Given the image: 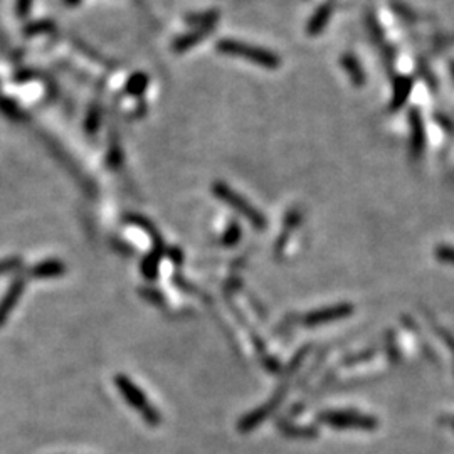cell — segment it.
Returning a JSON list of instances; mask_svg holds the SVG:
<instances>
[{"instance_id": "6da1fadb", "label": "cell", "mask_w": 454, "mask_h": 454, "mask_svg": "<svg viewBox=\"0 0 454 454\" xmlns=\"http://www.w3.org/2000/svg\"><path fill=\"white\" fill-rule=\"evenodd\" d=\"M114 384L120 388L126 402H128L150 426H158V424H160V414L155 411L153 406L150 404V400L145 398V394L135 386L132 380L125 377V375H116V377H114Z\"/></svg>"}, {"instance_id": "7a4b0ae2", "label": "cell", "mask_w": 454, "mask_h": 454, "mask_svg": "<svg viewBox=\"0 0 454 454\" xmlns=\"http://www.w3.org/2000/svg\"><path fill=\"white\" fill-rule=\"evenodd\" d=\"M320 423L337 429H375L377 419L358 414L354 411H325L320 414Z\"/></svg>"}, {"instance_id": "3957f363", "label": "cell", "mask_w": 454, "mask_h": 454, "mask_svg": "<svg viewBox=\"0 0 454 454\" xmlns=\"http://www.w3.org/2000/svg\"><path fill=\"white\" fill-rule=\"evenodd\" d=\"M218 47L219 51L226 52V54L244 57V59L252 61V63L261 64V66H266V68L280 66V59H278V56H275L269 51H264V49L251 47L243 43H234V40H220Z\"/></svg>"}, {"instance_id": "277c9868", "label": "cell", "mask_w": 454, "mask_h": 454, "mask_svg": "<svg viewBox=\"0 0 454 454\" xmlns=\"http://www.w3.org/2000/svg\"><path fill=\"white\" fill-rule=\"evenodd\" d=\"M214 190L218 197L222 199L224 202L231 204V207L236 209L237 212H241V214H243L252 226H256L257 229H263L266 226V220L263 215H261V212H257L255 207L249 206L246 200L234 194V192L229 189L227 186H224V183H215Z\"/></svg>"}, {"instance_id": "5b68a950", "label": "cell", "mask_w": 454, "mask_h": 454, "mask_svg": "<svg viewBox=\"0 0 454 454\" xmlns=\"http://www.w3.org/2000/svg\"><path fill=\"white\" fill-rule=\"evenodd\" d=\"M351 313H354V306L349 305V303H340V305L326 306V308L312 312L310 315H306L305 318H301V321L308 326H317L321 325V323L342 320V318L350 317Z\"/></svg>"}, {"instance_id": "8992f818", "label": "cell", "mask_w": 454, "mask_h": 454, "mask_svg": "<svg viewBox=\"0 0 454 454\" xmlns=\"http://www.w3.org/2000/svg\"><path fill=\"white\" fill-rule=\"evenodd\" d=\"M285 398V392H278V395L275 399L271 400V402H268V404H264L263 407H259L257 409V411L255 412H251V414H248L246 417H244L243 419V423H241V431H251V429H255L259 426L261 423H263V421L266 419V417L268 416H271L273 414V411H275V409L280 406V402L281 400H283Z\"/></svg>"}, {"instance_id": "52a82bcc", "label": "cell", "mask_w": 454, "mask_h": 454, "mask_svg": "<svg viewBox=\"0 0 454 454\" xmlns=\"http://www.w3.org/2000/svg\"><path fill=\"white\" fill-rule=\"evenodd\" d=\"M22 292H24V281L15 280L14 283H12L9 292H7L6 296H3L2 303H0V325H2V323L6 321V318L9 317V313L15 306V303H17L19 296L22 294Z\"/></svg>"}, {"instance_id": "ba28073f", "label": "cell", "mask_w": 454, "mask_h": 454, "mask_svg": "<svg viewBox=\"0 0 454 454\" xmlns=\"http://www.w3.org/2000/svg\"><path fill=\"white\" fill-rule=\"evenodd\" d=\"M411 125H412V153H414L416 157H419L424 150V128H423V120H421L417 109H412Z\"/></svg>"}, {"instance_id": "9c48e42d", "label": "cell", "mask_w": 454, "mask_h": 454, "mask_svg": "<svg viewBox=\"0 0 454 454\" xmlns=\"http://www.w3.org/2000/svg\"><path fill=\"white\" fill-rule=\"evenodd\" d=\"M64 264L57 263V261H46V263H40L32 269V276L38 278H54L63 275Z\"/></svg>"}, {"instance_id": "30bf717a", "label": "cell", "mask_w": 454, "mask_h": 454, "mask_svg": "<svg viewBox=\"0 0 454 454\" xmlns=\"http://www.w3.org/2000/svg\"><path fill=\"white\" fill-rule=\"evenodd\" d=\"M330 12H331L330 6H323L317 10V14L313 15L312 22H310V26H308L310 34H318V32L325 27V24L328 22V19H330Z\"/></svg>"}, {"instance_id": "8fae6325", "label": "cell", "mask_w": 454, "mask_h": 454, "mask_svg": "<svg viewBox=\"0 0 454 454\" xmlns=\"http://www.w3.org/2000/svg\"><path fill=\"white\" fill-rule=\"evenodd\" d=\"M409 91H411V81L399 80L394 88V101H392V108H399V106H402L404 101H406V98L409 96Z\"/></svg>"}, {"instance_id": "7c38bea8", "label": "cell", "mask_w": 454, "mask_h": 454, "mask_svg": "<svg viewBox=\"0 0 454 454\" xmlns=\"http://www.w3.org/2000/svg\"><path fill=\"white\" fill-rule=\"evenodd\" d=\"M342 63H343V66L347 68V71H349L351 81H354L357 86H362L363 75H362V69H360V64L357 63V61H355L351 56H343Z\"/></svg>"}, {"instance_id": "4fadbf2b", "label": "cell", "mask_w": 454, "mask_h": 454, "mask_svg": "<svg viewBox=\"0 0 454 454\" xmlns=\"http://www.w3.org/2000/svg\"><path fill=\"white\" fill-rule=\"evenodd\" d=\"M434 255H436L437 259L443 261V263L454 264V248H449V246H437Z\"/></svg>"}, {"instance_id": "5bb4252c", "label": "cell", "mask_w": 454, "mask_h": 454, "mask_svg": "<svg viewBox=\"0 0 454 454\" xmlns=\"http://www.w3.org/2000/svg\"><path fill=\"white\" fill-rule=\"evenodd\" d=\"M15 268H19V261L17 259L2 261V263H0V275H2V273H6V271H9V269H15Z\"/></svg>"}, {"instance_id": "9a60e30c", "label": "cell", "mask_w": 454, "mask_h": 454, "mask_svg": "<svg viewBox=\"0 0 454 454\" xmlns=\"http://www.w3.org/2000/svg\"><path fill=\"white\" fill-rule=\"evenodd\" d=\"M446 423H448L449 426H451L454 429V417H451V419H449V421H446Z\"/></svg>"}]
</instances>
